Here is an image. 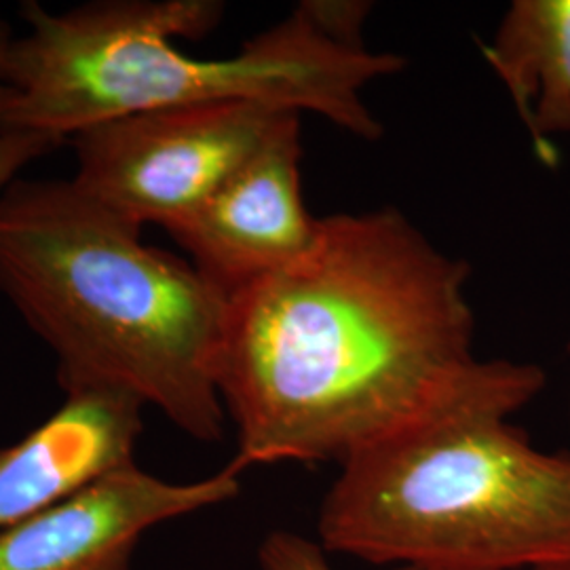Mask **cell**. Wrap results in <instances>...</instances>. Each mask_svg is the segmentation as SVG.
Masks as SVG:
<instances>
[{
	"label": "cell",
	"mask_w": 570,
	"mask_h": 570,
	"mask_svg": "<svg viewBox=\"0 0 570 570\" xmlns=\"http://www.w3.org/2000/svg\"><path fill=\"white\" fill-rule=\"evenodd\" d=\"M537 570H570V562L569 564H553V567H543V569Z\"/></svg>",
	"instance_id": "13"
},
{
	"label": "cell",
	"mask_w": 570,
	"mask_h": 570,
	"mask_svg": "<svg viewBox=\"0 0 570 570\" xmlns=\"http://www.w3.org/2000/svg\"><path fill=\"white\" fill-rule=\"evenodd\" d=\"M317 541L381 567L537 570L570 562V452L497 410L435 419L351 459Z\"/></svg>",
	"instance_id": "4"
},
{
	"label": "cell",
	"mask_w": 570,
	"mask_h": 570,
	"mask_svg": "<svg viewBox=\"0 0 570 570\" xmlns=\"http://www.w3.org/2000/svg\"><path fill=\"white\" fill-rule=\"evenodd\" d=\"M0 294L56 355L66 395L119 393L199 442L223 440L228 296L72 178L0 190Z\"/></svg>",
	"instance_id": "2"
},
{
	"label": "cell",
	"mask_w": 570,
	"mask_h": 570,
	"mask_svg": "<svg viewBox=\"0 0 570 570\" xmlns=\"http://www.w3.org/2000/svg\"><path fill=\"white\" fill-rule=\"evenodd\" d=\"M142 410L119 393L66 395L39 428L0 449V530L134 463Z\"/></svg>",
	"instance_id": "8"
},
{
	"label": "cell",
	"mask_w": 570,
	"mask_h": 570,
	"mask_svg": "<svg viewBox=\"0 0 570 570\" xmlns=\"http://www.w3.org/2000/svg\"><path fill=\"white\" fill-rule=\"evenodd\" d=\"M16 37L7 21L0 20V121L11 104V49Z\"/></svg>",
	"instance_id": "12"
},
{
	"label": "cell",
	"mask_w": 570,
	"mask_h": 570,
	"mask_svg": "<svg viewBox=\"0 0 570 570\" xmlns=\"http://www.w3.org/2000/svg\"><path fill=\"white\" fill-rule=\"evenodd\" d=\"M60 144L37 134L0 131V190L18 178L30 161L51 153Z\"/></svg>",
	"instance_id": "11"
},
{
	"label": "cell",
	"mask_w": 570,
	"mask_h": 570,
	"mask_svg": "<svg viewBox=\"0 0 570 570\" xmlns=\"http://www.w3.org/2000/svg\"><path fill=\"white\" fill-rule=\"evenodd\" d=\"M569 351H570V343H569ZM569 414H570V400H569Z\"/></svg>",
	"instance_id": "14"
},
{
	"label": "cell",
	"mask_w": 570,
	"mask_h": 570,
	"mask_svg": "<svg viewBox=\"0 0 570 570\" xmlns=\"http://www.w3.org/2000/svg\"><path fill=\"white\" fill-rule=\"evenodd\" d=\"M469 275L395 207L320 218L298 261L228 296L216 389L230 465L343 468L442 416L529 406L548 374L475 357Z\"/></svg>",
	"instance_id": "1"
},
{
	"label": "cell",
	"mask_w": 570,
	"mask_h": 570,
	"mask_svg": "<svg viewBox=\"0 0 570 570\" xmlns=\"http://www.w3.org/2000/svg\"><path fill=\"white\" fill-rule=\"evenodd\" d=\"M482 53L505 85L543 164L570 136V0H513Z\"/></svg>",
	"instance_id": "9"
},
{
	"label": "cell",
	"mask_w": 570,
	"mask_h": 570,
	"mask_svg": "<svg viewBox=\"0 0 570 570\" xmlns=\"http://www.w3.org/2000/svg\"><path fill=\"white\" fill-rule=\"evenodd\" d=\"M261 570H336L317 539H308L294 530L268 532L258 548ZM389 570H425L395 567Z\"/></svg>",
	"instance_id": "10"
},
{
	"label": "cell",
	"mask_w": 570,
	"mask_h": 570,
	"mask_svg": "<svg viewBox=\"0 0 570 570\" xmlns=\"http://www.w3.org/2000/svg\"><path fill=\"white\" fill-rule=\"evenodd\" d=\"M20 13L28 30L11 49V104L0 131L58 144L127 115L218 102L315 112L372 142L383 125L364 89L406 66L345 37L320 0L301 2L230 58H195L176 45L218 28L225 4L216 0H102L66 11L30 0Z\"/></svg>",
	"instance_id": "3"
},
{
	"label": "cell",
	"mask_w": 570,
	"mask_h": 570,
	"mask_svg": "<svg viewBox=\"0 0 570 570\" xmlns=\"http://www.w3.org/2000/svg\"><path fill=\"white\" fill-rule=\"evenodd\" d=\"M301 125L242 165L165 233L226 296L298 261L315 242L301 184Z\"/></svg>",
	"instance_id": "7"
},
{
	"label": "cell",
	"mask_w": 570,
	"mask_h": 570,
	"mask_svg": "<svg viewBox=\"0 0 570 570\" xmlns=\"http://www.w3.org/2000/svg\"><path fill=\"white\" fill-rule=\"evenodd\" d=\"M301 112L261 102L193 104L98 122L72 136V183L131 225L178 223Z\"/></svg>",
	"instance_id": "5"
},
{
	"label": "cell",
	"mask_w": 570,
	"mask_h": 570,
	"mask_svg": "<svg viewBox=\"0 0 570 570\" xmlns=\"http://www.w3.org/2000/svg\"><path fill=\"white\" fill-rule=\"evenodd\" d=\"M239 492L242 471L230 463L204 480L169 482L134 461L0 530V570H131L148 530Z\"/></svg>",
	"instance_id": "6"
}]
</instances>
